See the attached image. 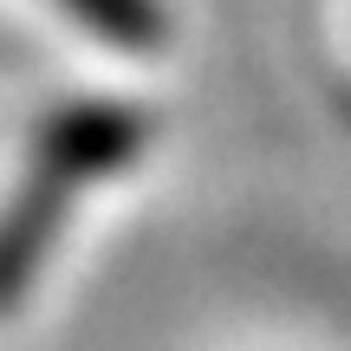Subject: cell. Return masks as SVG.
I'll use <instances>...</instances> for the list:
<instances>
[{"instance_id": "obj_2", "label": "cell", "mask_w": 351, "mask_h": 351, "mask_svg": "<svg viewBox=\"0 0 351 351\" xmlns=\"http://www.w3.org/2000/svg\"><path fill=\"white\" fill-rule=\"evenodd\" d=\"M59 7L78 13L91 33L117 39V46H150V39H163V7H156V0H59Z\"/></svg>"}, {"instance_id": "obj_1", "label": "cell", "mask_w": 351, "mask_h": 351, "mask_svg": "<svg viewBox=\"0 0 351 351\" xmlns=\"http://www.w3.org/2000/svg\"><path fill=\"white\" fill-rule=\"evenodd\" d=\"M143 137V117L130 111H111V104H78V111L52 117L39 130V169L72 182V176H98L111 163H124Z\"/></svg>"}]
</instances>
